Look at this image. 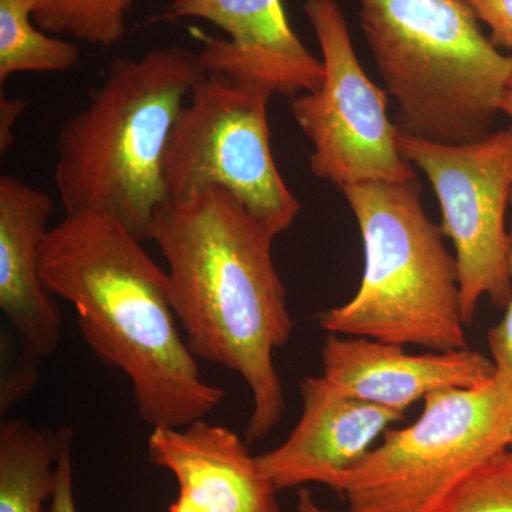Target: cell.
Listing matches in <instances>:
<instances>
[{
    "instance_id": "cell-16",
    "label": "cell",
    "mask_w": 512,
    "mask_h": 512,
    "mask_svg": "<svg viewBox=\"0 0 512 512\" xmlns=\"http://www.w3.org/2000/svg\"><path fill=\"white\" fill-rule=\"evenodd\" d=\"M36 0H0V83L18 73L73 69L79 47L47 35L33 20Z\"/></svg>"
},
{
    "instance_id": "cell-13",
    "label": "cell",
    "mask_w": 512,
    "mask_h": 512,
    "mask_svg": "<svg viewBox=\"0 0 512 512\" xmlns=\"http://www.w3.org/2000/svg\"><path fill=\"white\" fill-rule=\"evenodd\" d=\"M248 446L234 431L201 419L153 429L148 458L173 474L178 494L205 511L281 512L278 488Z\"/></svg>"
},
{
    "instance_id": "cell-4",
    "label": "cell",
    "mask_w": 512,
    "mask_h": 512,
    "mask_svg": "<svg viewBox=\"0 0 512 512\" xmlns=\"http://www.w3.org/2000/svg\"><path fill=\"white\" fill-rule=\"evenodd\" d=\"M359 13L400 131L453 146L493 134L512 59L466 0H359Z\"/></svg>"
},
{
    "instance_id": "cell-25",
    "label": "cell",
    "mask_w": 512,
    "mask_h": 512,
    "mask_svg": "<svg viewBox=\"0 0 512 512\" xmlns=\"http://www.w3.org/2000/svg\"><path fill=\"white\" fill-rule=\"evenodd\" d=\"M168 512H208L205 511L204 508L200 507V505L195 504L194 501L190 500V498L185 497L183 494H178V497L175 498L173 503H171L170 507H168Z\"/></svg>"
},
{
    "instance_id": "cell-3",
    "label": "cell",
    "mask_w": 512,
    "mask_h": 512,
    "mask_svg": "<svg viewBox=\"0 0 512 512\" xmlns=\"http://www.w3.org/2000/svg\"><path fill=\"white\" fill-rule=\"evenodd\" d=\"M207 74L183 46L114 60L89 104L60 127L55 183L66 214L106 212L138 241L151 239L154 215L170 201L171 131Z\"/></svg>"
},
{
    "instance_id": "cell-18",
    "label": "cell",
    "mask_w": 512,
    "mask_h": 512,
    "mask_svg": "<svg viewBox=\"0 0 512 512\" xmlns=\"http://www.w3.org/2000/svg\"><path fill=\"white\" fill-rule=\"evenodd\" d=\"M436 512H512V453L498 454L468 476Z\"/></svg>"
},
{
    "instance_id": "cell-23",
    "label": "cell",
    "mask_w": 512,
    "mask_h": 512,
    "mask_svg": "<svg viewBox=\"0 0 512 512\" xmlns=\"http://www.w3.org/2000/svg\"><path fill=\"white\" fill-rule=\"evenodd\" d=\"M26 103L18 99L0 101V151L8 153L13 144V127L18 123L20 114L25 110Z\"/></svg>"
},
{
    "instance_id": "cell-28",
    "label": "cell",
    "mask_w": 512,
    "mask_h": 512,
    "mask_svg": "<svg viewBox=\"0 0 512 512\" xmlns=\"http://www.w3.org/2000/svg\"><path fill=\"white\" fill-rule=\"evenodd\" d=\"M510 202H511V205H512V188H511V200H510Z\"/></svg>"
},
{
    "instance_id": "cell-29",
    "label": "cell",
    "mask_w": 512,
    "mask_h": 512,
    "mask_svg": "<svg viewBox=\"0 0 512 512\" xmlns=\"http://www.w3.org/2000/svg\"><path fill=\"white\" fill-rule=\"evenodd\" d=\"M510 451H511V453H512V441H511Z\"/></svg>"
},
{
    "instance_id": "cell-15",
    "label": "cell",
    "mask_w": 512,
    "mask_h": 512,
    "mask_svg": "<svg viewBox=\"0 0 512 512\" xmlns=\"http://www.w3.org/2000/svg\"><path fill=\"white\" fill-rule=\"evenodd\" d=\"M73 430H43L23 420L0 424V512H50L57 468Z\"/></svg>"
},
{
    "instance_id": "cell-9",
    "label": "cell",
    "mask_w": 512,
    "mask_h": 512,
    "mask_svg": "<svg viewBox=\"0 0 512 512\" xmlns=\"http://www.w3.org/2000/svg\"><path fill=\"white\" fill-rule=\"evenodd\" d=\"M397 147L427 175L439 198L441 229L456 249L467 325L483 296L497 308H507L512 298L505 228L511 204L512 127L461 146L421 140L399 130Z\"/></svg>"
},
{
    "instance_id": "cell-11",
    "label": "cell",
    "mask_w": 512,
    "mask_h": 512,
    "mask_svg": "<svg viewBox=\"0 0 512 512\" xmlns=\"http://www.w3.org/2000/svg\"><path fill=\"white\" fill-rule=\"evenodd\" d=\"M302 413L288 439L259 454V466L278 491L320 484L342 494L346 474L375 447L404 413L353 399L338 392L323 376L299 383Z\"/></svg>"
},
{
    "instance_id": "cell-2",
    "label": "cell",
    "mask_w": 512,
    "mask_h": 512,
    "mask_svg": "<svg viewBox=\"0 0 512 512\" xmlns=\"http://www.w3.org/2000/svg\"><path fill=\"white\" fill-rule=\"evenodd\" d=\"M141 244L106 212L66 214L43 238L40 275L73 306L94 355L127 377L140 419L151 429H181L214 412L225 392L202 379L178 328L167 271Z\"/></svg>"
},
{
    "instance_id": "cell-24",
    "label": "cell",
    "mask_w": 512,
    "mask_h": 512,
    "mask_svg": "<svg viewBox=\"0 0 512 512\" xmlns=\"http://www.w3.org/2000/svg\"><path fill=\"white\" fill-rule=\"evenodd\" d=\"M296 512H330L325 508L320 507L316 503L315 497H313L311 491L306 488H301L298 491V501H296Z\"/></svg>"
},
{
    "instance_id": "cell-19",
    "label": "cell",
    "mask_w": 512,
    "mask_h": 512,
    "mask_svg": "<svg viewBox=\"0 0 512 512\" xmlns=\"http://www.w3.org/2000/svg\"><path fill=\"white\" fill-rule=\"evenodd\" d=\"M477 18L491 30V42L510 50L512 59V0H466Z\"/></svg>"
},
{
    "instance_id": "cell-7",
    "label": "cell",
    "mask_w": 512,
    "mask_h": 512,
    "mask_svg": "<svg viewBox=\"0 0 512 512\" xmlns=\"http://www.w3.org/2000/svg\"><path fill=\"white\" fill-rule=\"evenodd\" d=\"M271 97L265 90L207 74L181 110L165 150L170 201L222 188L275 237L291 227L301 202L286 187L272 154Z\"/></svg>"
},
{
    "instance_id": "cell-1",
    "label": "cell",
    "mask_w": 512,
    "mask_h": 512,
    "mask_svg": "<svg viewBox=\"0 0 512 512\" xmlns=\"http://www.w3.org/2000/svg\"><path fill=\"white\" fill-rule=\"evenodd\" d=\"M275 238L217 187L165 202L151 229L192 355L237 373L252 394L248 444L268 436L285 413L274 353L291 338L293 320L272 258Z\"/></svg>"
},
{
    "instance_id": "cell-8",
    "label": "cell",
    "mask_w": 512,
    "mask_h": 512,
    "mask_svg": "<svg viewBox=\"0 0 512 512\" xmlns=\"http://www.w3.org/2000/svg\"><path fill=\"white\" fill-rule=\"evenodd\" d=\"M318 37L325 82L291 103L293 119L313 146L312 173L340 190L362 183L417 181L397 147L399 127L387 116V93L357 59L345 15L336 0H306Z\"/></svg>"
},
{
    "instance_id": "cell-12",
    "label": "cell",
    "mask_w": 512,
    "mask_h": 512,
    "mask_svg": "<svg viewBox=\"0 0 512 512\" xmlns=\"http://www.w3.org/2000/svg\"><path fill=\"white\" fill-rule=\"evenodd\" d=\"M322 376L338 392L404 413L447 389H471L495 376L493 360L476 350L410 355L402 345L328 333Z\"/></svg>"
},
{
    "instance_id": "cell-14",
    "label": "cell",
    "mask_w": 512,
    "mask_h": 512,
    "mask_svg": "<svg viewBox=\"0 0 512 512\" xmlns=\"http://www.w3.org/2000/svg\"><path fill=\"white\" fill-rule=\"evenodd\" d=\"M53 211L49 195L18 178H0V309L20 352L40 360L62 340V315L40 275V247Z\"/></svg>"
},
{
    "instance_id": "cell-10",
    "label": "cell",
    "mask_w": 512,
    "mask_h": 512,
    "mask_svg": "<svg viewBox=\"0 0 512 512\" xmlns=\"http://www.w3.org/2000/svg\"><path fill=\"white\" fill-rule=\"evenodd\" d=\"M183 19L207 20L227 33L202 37L198 56L208 74L293 99L325 82L322 60L293 32L282 0H173L156 18Z\"/></svg>"
},
{
    "instance_id": "cell-27",
    "label": "cell",
    "mask_w": 512,
    "mask_h": 512,
    "mask_svg": "<svg viewBox=\"0 0 512 512\" xmlns=\"http://www.w3.org/2000/svg\"><path fill=\"white\" fill-rule=\"evenodd\" d=\"M508 266H510L512 276V228L508 231Z\"/></svg>"
},
{
    "instance_id": "cell-17",
    "label": "cell",
    "mask_w": 512,
    "mask_h": 512,
    "mask_svg": "<svg viewBox=\"0 0 512 512\" xmlns=\"http://www.w3.org/2000/svg\"><path fill=\"white\" fill-rule=\"evenodd\" d=\"M136 0H36L33 20L53 35H70L110 47L126 35L128 10Z\"/></svg>"
},
{
    "instance_id": "cell-21",
    "label": "cell",
    "mask_w": 512,
    "mask_h": 512,
    "mask_svg": "<svg viewBox=\"0 0 512 512\" xmlns=\"http://www.w3.org/2000/svg\"><path fill=\"white\" fill-rule=\"evenodd\" d=\"M504 311L501 322L488 332V346L495 375L504 379L512 389V298Z\"/></svg>"
},
{
    "instance_id": "cell-5",
    "label": "cell",
    "mask_w": 512,
    "mask_h": 512,
    "mask_svg": "<svg viewBox=\"0 0 512 512\" xmlns=\"http://www.w3.org/2000/svg\"><path fill=\"white\" fill-rule=\"evenodd\" d=\"M342 192L362 234L365 272L349 302L320 313V328L431 352L468 349L457 259L424 212L421 185L362 183Z\"/></svg>"
},
{
    "instance_id": "cell-26",
    "label": "cell",
    "mask_w": 512,
    "mask_h": 512,
    "mask_svg": "<svg viewBox=\"0 0 512 512\" xmlns=\"http://www.w3.org/2000/svg\"><path fill=\"white\" fill-rule=\"evenodd\" d=\"M501 111L507 114L512 121V79L510 84H508L507 90H505L503 101H501Z\"/></svg>"
},
{
    "instance_id": "cell-6",
    "label": "cell",
    "mask_w": 512,
    "mask_h": 512,
    "mask_svg": "<svg viewBox=\"0 0 512 512\" xmlns=\"http://www.w3.org/2000/svg\"><path fill=\"white\" fill-rule=\"evenodd\" d=\"M423 403L419 419L387 430L346 474L349 512H436L468 476L510 450L512 389L500 376Z\"/></svg>"
},
{
    "instance_id": "cell-22",
    "label": "cell",
    "mask_w": 512,
    "mask_h": 512,
    "mask_svg": "<svg viewBox=\"0 0 512 512\" xmlns=\"http://www.w3.org/2000/svg\"><path fill=\"white\" fill-rule=\"evenodd\" d=\"M72 446L64 448L57 468V487L55 497L50 503V512H79L73 487Z\"/></svg>"
},
{
    "instance_id": "cell-20",
    "label": "cell",
    "mask_w": 512,
    "mask_h": 512,
    "mask_svg": "<svg viewBox=\"0 0 512 512\" xmlns=\"http://www.w3.org/2000/svg\"><path fill=\"white\" fill-rule=\"evenodd\" d=\"M39 360L33 357L20 355L19 363L12 373L3 376L2 392H0V413L9 412L13 404L18 403L25 394L30 392L39 379V369H37Z\"/></svg>"
}]
</instances>
